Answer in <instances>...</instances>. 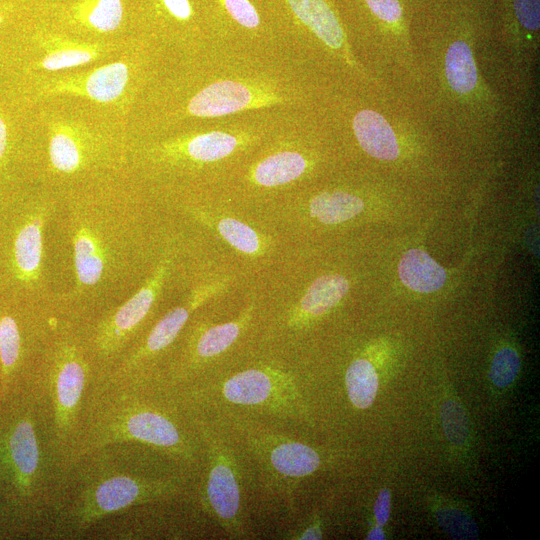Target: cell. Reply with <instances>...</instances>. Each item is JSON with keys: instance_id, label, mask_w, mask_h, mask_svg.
I'll use <instances>...</instances> for the list:
<instances>
[{"instance_id": "obj_1", "label": "cell", "mask_w": 540, "mask_h": 540, "mask_svg": "<svg viewBox=\"0 0 540 540\" xmlns=\"http://www.w3.org/2000/svg\"><path fill=\"white\" fill-rule=\"evenodd\" d=\"M115 177L60 199L54 226L70 247L71 283L55 298L61 318L86 323L115 306L148 275L144 212Z\"/></svg>"}, {"instance_id": "obj_2", "label": "cell", "mask_w": 540, "mask_h": 540, "mask_svg": "<svg viewBox=\"0 0 540 540\" xmlns=\"http://www.w3.org/2000/svg\"><path fill=\"white\" fill-rule=\"evenodd\" d=\"M155 375L115 377L96 372L87 391L68 466L102 447L137 443L184 463L195 460L196 444L175 411L159 395Z\"/></svg>"}, {"instance_id": "obj_3", "label": "cell", "mask_w": 540, "mask_h": 540, "mask_svg": "<svg viewBox=\"0 0 540 540\" xmlns=\"http://www.w3.org/2000/svg\"><path fill=\"white\" fill-rule=\"evenodd\" d=\"M145 445L117 443L97 449L67 467L51 511L68 531L83 533L131 507L180 494L181 473L157 474L140 454Z\"/></svg>"}, {"instance_id": "obj_4", "label": "cell", "mask_w": 540, "mask_h": 540, "mask_svg": "<svg viewBox=\"0 0 540 540\" xmlns=\"http://www.w3.org/2000/svg\"><path fill=\"white\" fill-rule=\"evenodd\" d=\"M59 205L44 186L19 188L0 202V296L54 307L58 286L47 238Z\"/></svg>"}, {"instance_id": "obj_5", "label": "cell", "mask_w": 540, "mask_h": 540, "mask_svg": "<svg viewBox=\"0 0 540 540\" xmlns=\"http://www.w3.org/2000/svg\"><path fill=\"white\" fill-rule=\"evenodd\" d=\"M96 372L82 324L60 318L28 388L34 390L47 411L54 442L64 463L76 437L85 397Z\"/></svg>"}, {"instance_id": "obj_6", "label": "cell", "mask_w": 540, "mask_h": 540, "mask_svg": "<svg viewBox=\"0 0 540 540\" xmlns=\"http://www.w3.org/2000/svg\"><path fill=\"white\" fill-rule=\"evenodd\" d=\"M173 262L171 249L163 251L151 273L129 297L82 324L97 372L108 370L139 339L170 277Z\"/></svg>"}, {"instance_id": "obj_7", "label": "cell", "mask_w": 540, "mask_h": 540, "mask_svg": "<svg viewBox=\"0 0 540 540\" xmlns=\"http://www.w3.org/2000/svg\"><path fill=\"white\" fill-rule=\"evenodd\" d=\"M61 317L52 305L0 296V398L21 377L30 386L45 345Z\"/></svg>"}, {"instance_id": "obj_8", "label": "cell", "mask_w": 540, "mask_h": 540, "mask_svg": "<svg viewBox=\"0 0 540 540\" xmlns=\"http://www.w3.org/2000/svg\"><path fill=\"white\" fill-rule=\"evenodd\" d=\"M47 166L50 178L56 184L70 179L94 174L98 181L105 178L104 169L116 172L126 165V157L113 150L109 142L85 126L77 123L57 120L48 126ZM113 174L112 172H110ZM119 173V172H118ZM116 175V174H113Z\"/></svg>"}, {"instance_id": "obj_9", "label": "cell", "mask_w": 540, "mask_h": 540, "mask_svg": "<svg viewBox=\"0 0 540 540\" xmlns=\"http://www.w3.org/2000/svg\"><path fill=\"white\" fill-rule=\"evenodd\" d=\"M206 448L207 473L201 488L204 510L229 535L244 534L241 476L232 450L202 420L192 419Z\"/></svg>"}, {"instance_id": "obj_10", "label": "cell", "mask_w": 540, "mask_h": 540, "mask_svg": "<svg viewBox=\"0 0 540 540\" xmlns=\"http://www.w3.org/2000/svg\"><path fill=\"white\" fill-rule=\"evenodd\" d=\"M244 439L265 471L278 486L295 488L296 484L316 472L322 459L313 447L286 436L274 434L245 421H237Z\"/></svg>"}, {"instance_id": "obj_11", "label": "cell", "mask_w": 540, "mask_h": 540, "mask_svg": "<svg viewBox=\"0 0 540 540\" xmlns=\"http://www.w3.org/2000/svg\"><path fill=\"white\" fill-rule=\"evenodd\" d=\"M219 391L227 402L235 405L291 415H295L299 407V394L293 378L269 367L238 372L222 382Z\"/></svg>"}, {"instance_id": "obj_12", "label": "cell", "mask_w": 540, "mask_h": 540, "mask_svg": "<svg viewBox=\"0 0 540 540\" xmlns=\"http://www.w3.org/2000/svg\"><path fill=\"white\" fill-rule=\"evenodd\" d=\"M282 97L262 86L221 80L209 84L195 94L187 104L188 114L196 117H219L247 109L269 107Z\"/></svg>"}, {"instance_id": "obj_13", "label": "cell", "mask_w": 540, "mask_h": 540, "mask_svg": "<svg viewBox=\"0 0 540 540\" xmlns=\"http://www.w3.org/2000/svg\"><path fill=\"white\" fill-rule=\"evenodd\" d=\"M128 82V65L113 62L89 71L49 79L43 83L39 93L44 97L70 94L111 104L122 98Z\"/></svg>"}, {"instance_id": "obj_14", "label": "cell", "mask_w": 540, "mask_h": 540, "mask_svg": "<svg viewBox=\"0 0 540 540\" xmlns=\"http://www.w3.org/2000/svg\"><path fill=\"white\" fill-rule=\"evenodd\" d=\"M244 137L224 130L188 134L165 141L153 148V155L171 164L210 163L232 154Z\"/></svg>"}, {"instance_id": "obj_15", "label": "cell", "mask_w": 540, "mask_h": 540, "mask_svg": "<svg viewBox=\"0 0 540 540\" xmlns=\"http://www.w3.org/2000/svg\"><path fill=\"white\" fill-rule=\"evenodd\" d=\"M353 131L363 150L380 160H395L399 147L386 119L372 110H362L353 119Z\"/></svg>"}, {"instance_id": "obj_16", "label": "cell", "mask_w": 540, "mask_h": 540, "mask_svg": "<svg viewBox=\"0 0 540 540\" xmlns=\"http://www.w3.org/2000/svg\"><path fill=\"white\" fill-rule=\"evenodd\" d=\"M43 58L39 67L47 71H57L89 63L103 52L98 43L81 42L65 36L48 34L41 40Z\"/></svg>"}, {"instance_id": "obj_17", "label": "cell", "mask_w": 540, "mask_h": 540, "mask_svg": "<svg viewBox=\"0 0 540 540\" xmlns=\"http://www.w3.org/2000/svg\"><path fill=\"white\" fill-rule=\"evenodd\" d=\"M291 12L323 43L338 49L344 41L342 27L324 0H284Z\"/></svg>"}, {"instance_id": "obj_18", "label": "cell", "mask_w": 540, "mask_h": 540, "mask_svg": "<svg viewBox=\"0 0 540 540\" xmlns=\"http://www.w3.org/2000/svg\"><path fill=\"white\" fill-rule=\"evenodd\" d=\"M349 290L347 279L340 274H326L316 278L299 301L292 321L325 314L336 306Z\"/></svg>"}, {"instance_id": "obj_19", "label": "cell", "mask_w": 540, "mask_h": 540, "mask_svg": "<svg viewBox=\"0 0 540 540\" xmlns=\"http://www.w3.org/2000/svg\"><path fill=\"white\" fill-rule=\"evenodd\" d=\"M398 273L405 286L421 293L437 291L446 281L445 270L421 249H410L403 254Z\"/></svg>"}, {"instance_id": "obj_20", "label": "cell", "mask_w": 540, "mask_h": 540, "mask_svg": "<svg viewBox=\"0 0 540 540\" xmlns=\"http://www.w3.org/2000/svg\"><path fill=\"white\" fill-rule=\"evenodd\" d=\"M307 169L305 157L291 150L279 151L260 160L251 172L252 180L264 187H275L292 182Z\"/></svg>"}, {"instance_id": "obj_21", "label": "cell", "mask_w": 540, "mask_h": 540, "mask_svg": "<svg viewBox=\"0 0 540 540\" xmlns=\"http://www.w3.org/2000/svg\"><path fill=\"white\" fill-rule=\"evenodd\" d=\"M122 0H78L71 9L72 19L98 33L118 29L123 20Z\"/></svg>"}, {"instance_id": "obj_22", "label": "cell", "mask_w": 540, "mask_h": 540, "mask_svg": "<svg viewBox=\"0 0 540 540\" xmlns=\"http://www.w3.org/2000/svg\"><path fill=\"white\" fill-rule=\"evenodd\" d=\"M363 201L344 191H324L313 197L309 204L310 215L323 224H339L360 214Z\"/></svg>"}, {"instance_id": "obj_23", "label": "cell", "mask_w": 540, "mask_h": 540, "mask_svg": "<svg viewBox=\"0 0 540 540\" xmlns=\"http://www.w3.org/2000/svg\"><path fill=\"white\" fill-rule=\"evenodd\" d=\"M345 384L348 397L355 407L359 409L370 407L379 385L373 364L365 358L351 362L345 374Z\"/></svg>"}, {"instance_id": "obj_24", "label": "cell", "mask_w": 540, "mask_h": 540, "mask_svg": "<svg viewBox=\"0 0 540 540\" xmlns=\"http://www.w3.org/2000/svg\"><path fill=\"white\" fill-rule=\"evenodd\" d=\"M447 80L458 93H468L475 88L477 71L469 46L456 41L448 48L445 60Z\"/></svg>"}, {"instance_id": "obj_25", "label": "cell", "mask_w": 540, "mask_h": 540, "mask_svg": "<svg viewBox=\"0 0 540 540\" xmlns=\"http://www.w3.org/2000/svg\"><path fill=\"white\" fill-rule=\"evenodd\" d=\"M218 232L236 250L245 254H255L260 249L257 232L234 218H223L218 222Z\"/></svg>"}, {"instance_id": "obj_26", "label": "cell", "mask_w": 540, "mask_h": 540, "mask_svg": "<svg viewBox=\"0 0 540 540\" xmlns=\"http://www.w3.org/2000/svg\"><path fill=\"white\" fill-rule=\"evenodd\" d=\"M436 518L443 530L453 538L475 539L478 536L476 524L460 509L439 508L436 511Z\"/></svg>"}, {"instance_id": "obj_27", "label": "cell", "mask_w": 540, "mask_h": 540, "mask_svg": "<svg viewBox=\"0 0 540 540\" xmlns=\"http://www.w3.org/2000/svg\"><path fill=\"white\" fill-rule=\"evenodd\" d=\"M446 437L455 445H463L468 437V421L463 408L454 401H446L441 408Z\"/></svg>"}, {"instance_id": "obj_28", "label": "cell", "mask_w": 540, "mask_h": 540, "mask_svg": "<svg viewBox=\"0 0 540 540\" xmlns=\"http://www.w3.org/2000/svg\"><path fill=\"white\" fill-rule=\"evenodd\" d=\"M520 369V359L512 348L499 350L491 363L490 377L492 382L501 388L507 387L515 380Z\"/></svg>"}, {"instance_id": "obj_29", "label": "cell", "mask_w": 540, "mask_h": 540, "mask_svg": "<svg viewBox=\"0 0 540 540\" xmlns=\"http://www.w3.org/2000/svg\"><path fill=\"white\" fill-rule=\"evenodd\" d=\"M229 16L242 27L256 29L260 18L254 5L249 0H221Z\"/></svg>"}, {"instance_id": "obj_30", "label": "cell", "mask_w": 540, "mask_h": 540, "mask_svg": "<svg viewBox=\"0 0 540 540\" xmlns=\"http://www.w3.org/2000/svg\"><path fill=\"white\" fill-rule=\"evenodd\" d=\"M539 0H514L515 13L520 23L530 30L540 26Z\"/></svg>"}, {"instance_id": "obj_31", "label": "cell", "mask_w": 540, "mask_h": 540, "mask_svg": "<svg viewBox=\"0 0 540 540\" xmlns=\"http://www.w3.org/2000/svg\"><path fill=\"white\" fill-rule=\"evenodd\" d=\"M370 10L381 20L395 22L401 17L398 0H365Z\"/></svg>"}, {"instance_id": "obj_32", "label": "cell", "mask_w": 540, "mask_h": 540, "mask_svg": "<svg viewBox=\"0 0 540 540\" xmlns=\"http://www.w3.org/2000/svg\"><path fill=\"white\" fill-rule=\"evenodd\" d=\"M165 10L180 21H187L192 16V7L189 0H158Z\"/></svg>"}, {"instance_id": "obj_33", "label": "cell", "mask_w": 540, "mask_h": 540, "mask_svg": "<svg viewBox=\"0 0 540 540\" xmlns=\"http://www.w3.org/2000/svg\"><path fill=\"white\" fill-rule=\"evenodd\" d=\"M374 516L379 526L387 523L390 516V492L383 488L380 490L374 504Z\"/></svg>"}, {"instance_id": "obj_34", "label": "cell", "mask_w": 540, "mask_h": 540, "mask_svg": "<svg viewBox=\"0 0 540 540\" xmlns=\"http://www.w3.org/2000/svg\"><path fill=\"white\" fill-rule=\"evenodd\" d=\"M292 539L299 540H317L322 538V530L318 522H313L305 527V529L299 533H293Z\"/></svg>"}, {"instance_id": "obj_35", "label": "cell", "mask_w": 540, "mask_h": 540, "mask_svg": "<svg viewBox=\"0 0 540 540\" xmlns=\"http://www.w3.org/2000/svg\"><path fill=\"white\" fill-rule=\"evenodd\" d=\"M385 538V533L379 525L371 529L366 536L367 540H384Z\"/></svg>"}, {"instance_id": "obj_36", "label": "cell", "mask_w": 540, "mask_h": 540, "mask_svg": "<svg viewBox=\"0 0 540 540\" xmlns=\"http://www.w3.org/2000/svg\"><path fill=\"white\" fill-rule=\"evenodd\" d=\"M3 21V15H2V12H1V9H0V24L2 23Z\"/></svg>"}]
</instances>
